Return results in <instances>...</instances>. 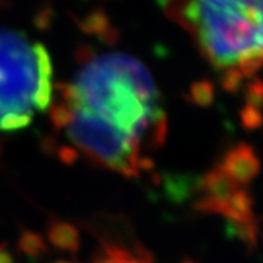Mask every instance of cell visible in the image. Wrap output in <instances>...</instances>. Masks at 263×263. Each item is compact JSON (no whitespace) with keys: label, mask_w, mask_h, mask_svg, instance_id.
Segmentation results:
<instances>
[{"label":"cell","mask_w":263,"mask_h":263,"mask_svg":"<svg viewBox=\"0 0 263 263\" xmlns=\"http://www.w3.org/2000/svg\"><path fill=\"white\" fill-rule=\"evenodd\" d=\"M240 123L246 130H257L263 126V113L259 108L246 104L240 110Z\"/></svg>","instance_id":"15"},{"label":"cell","mask_w":263,"mask_h":263,"mask_svg":"<svg viewBox=\"0 0 263 263\" xmlns=\"http://www.w3.org/2000/svg\"><path fill=\"white\" fill-rule=\"evenodd\" d=\"M190 98L199 107H209L215 100V86L211 81H199L190 88Z\"/></svg>","instance_id":"13"},{"label":"cell","mask_w":263,"mask_h":263,"mask_svg":"<svg viewBox=\"0 0 263 263\" xmlns=\"http://www.w3.org/2000/svg\"><path fill=\"white\" fill-rule=\"evenodd\" d=\"M50 263H81V262H70V260H54V262Z\"/></svg>","instance_id":"21"},{"label":"cell","mask_w":263,"mask_h":263,"mask_svg":"<svg viewBox=\"0 0 263 263\" xmlns=\"http://www.w3.org/2000/svg\"><path fill=\"white\" fill-rule=\"evenodd\" d=\"M246 104L252 105L254 108H262L263 107V81L259 78H253L247 86L245 92Z\"/></svg>","instance_id":"16"},{"label":"cell","mask_w":263,"mask_h":263,"mask_svg":"<svg viewBox=\"0 0 263 263\" xmlns=\"http://www.w3.org/2000/svg\"><path fill=\"white\" fill-rule=\"evenodd\" d=\"M0 263H16L15 254L10 252L8 243H0Z\"/></svg>","instance_id":"19"},{"label":"cell","mask_w":263,"mask_h":263,"mask_svg":"<svg viewBox=\"0 0 263 263\" xmlns=\"http://www.w3.org/2000/svg\"><path fill=\"white\" fill-rule=\"evenodd\" d=\"M2 146H3V143H2V141H0V154H2Z\"/></svg>","instance_id":"23"},{"label":"cell","mask_w":263,"mask_h":263,"mask_svg":"<svg viewBox=\"0 0 263 263\" xmlns=\"http://www.w3.org/2000/svg\"><path fill=\"white\" fill-rule=\"evenodd\" d=\"M53 92L47 48L24 32L0 28V119L44 111Z\"/></svg>","instance_id":"3"},{"label":"cell","mask_w":263,"mask_h":263,"mask_svg":"<svg viewBox=\"0 0 263 263\" xmlns=\"http://www.w3.org/2000/svg\"><path fill=\"white\" fill-rule=\"evenodd\" d=\"M82 224L98 238L101 247H116L133 254L139 260L154 263V256L136 240L130 221L124 215L97 214L82 221Z\"/></svg>","instance_id":"5"},{"label":"cell","mask_w":263,"mask_h":263,"mask_svg":"<svg viewBox=\"0 0 263 263\" xmlns=\"http://www.w3.org/2000/svg\"><path fill=\"white\" fill-rule=\"evenodd\" d=\"M257 234H259V224L252 218L247 221H231L228 219L226 226V235L228 240H238L252 252L257 246Z\"/></svg>","instance_id":"11"},{"label":"cell","mask_w":263,"mask_h":263,"mask_svg":"<svg viewBox=\"0 0 263 263\" xmlns=\"http://www.w3.org/2000/svg\"><path fill=\"white\" fill-rule=\"evenodd\" d=\"M173 16L218 70L263 57V0H173Z\"/></svg>","instance_id":"2"},{"label":"cell","mask_w":263,"mask_h":263,"mask_svg":"<svg viewBox=\"0 0 263 263\" xmlns=\"http://www.w3.org/2000/svg\"><path fill=\"white\" fill-rule=\"evenodd\" d=\"M67 138L92 164L120 173L139 176L141 141L123 133L94 114L76 111L69 124Z\"/></svg>","instance_id":"4"},{"label":"cell","mask_w":263,"mask_h":263,"mask_svg":"<svg viewBox=\"0 0 263 263\" xmlns=\"http://www.w3.org/2000/svg\"><path fill=\"white\" fill-rule=\"evenodd\" d=\"M18 250L32 260H38L48 253V246L43 235L31 230H22L18 238Z\"/></svg>","instance_id":"12"},{"label":"cell","mask_w":263,"mask_h":263,"mask_svg":"<svg viewBox=\"0 0 263 263\" xmlns=\"http://www.w3.org/2000/svg\"><path fill=\"white\" fill-rule=\"evenodd\" d=\"M47 240L57 250L70 254L78 253L81 247L79 228L56 216H51L47 221Z\"/></svg>","instance_id":"9"},{"label":"cell","mask_w":263,"mask_h":263,"mask_svg":"<svg viewBox=\"0 0 263 263\" xmlns=\"http://www.w3.org/2000/svg\"><path fill=\"white\" fill-rule=\"evenodd\" d=\"M222 215L231 221H247L253 216V197L245 189H238L226 202Z\"/></svg>","instance_id":"10"},{"label":"cell","mask_w":263,"mask_h":263,"mask_svg":"<svg viewBox=\"0 0 263 263\" xmlns=\"http://www.w3.org/2000/svg\"><path fill=\"white\" fill-rule=\"evenodd\" d=\"M241 84H243V75L235 67L227 69L224 75L221 76V86L227 92H231V94L238 92L241 88Z\"/></svg>","instance_id":"17"},{"label":"cell","mask_w":263,"mask_h":263,"mask_svg":"<svg viewBox=\"0 0 263 263\" xmlns=\"http://www.w3.org/2000/svg\"><path fill=\"white\" fill-rule=\"evenodd\" d=\"M73 117H75L73 111L63 103L54 104L50 108V119H51V123H53L54 129H57V130L67 129L69 124L73 120Z\"/></svg>","instance_id":"14"},{"label":"cell","mask_w":263,"mask_h":263,"mask_svg":"<svg viewBox=\"0 0 263 263\" xmlns=\"http://www.w3.org/2000/svg\"><path fill=\"white\" fill-rule=\"evenodd\" d=\"M180 263H196V262H195V260H192V259H183Z\"/></svg>","instance_id":"22"},{"label":"cell","mask_w":263,"mask_h":263,"mask_svg":"<svg viewBox=\"0 0 263 263\" xmlns=\"http://www.w3.org/2000/svg\"><path fill=\"white\" fill-rule=\"evenodd\" d=\"M60 103L73 114L86 111L141 141L151 122L164 113L160 92L148 69L124 53L89 57L75 81L59 85Z\"/></svg>","instance_id":"1"},{"label":"cell","mask_w":263,"mask_h":263,"mask_svg":"<svg viewBox=\"0 0 263 263\" xmlns=\"http://www.w3.org/2000/svg\"><path fill=\"white\" fill-rule=\"evenodd\" d=\"M164 196L173 205H183L200 189V176L192 173H164L161 176Z\"/></svg>","instance_id":"7"},{"label":"cell","mask_w":263,"mask_h":263,"mask_svg":"<svg viewBox=\"0 0 263 263\" xmlns=\"http://www.w3.org/2000/svg\"><path fill=\"white\" fill-rule=\"evenodd\" d=\"M92 263H117L114 260L113 256H110V254L107 253L105 250H98L97 253H95L94 259H92Z\"/></svg>","instance_id":"20"},{"label":"cell","mask_w":263,"mask_h":263,"mask_svg":"<svg viewBox=\"0 0 263 263\" xmlns=\"http://www.w3.org/2000/svg\"><path fill=\"white\" fill-rule=\"evenodd\" d=\"M57 158L62 161L66 165H72L75 164L78 158H79V151L72 146H60L57 149Z\"/></svg>","instance_id":"18"},{"label":"cell","mask_w":263,"mask_h":263,"mask_svg":"<svg viewBox=\"0 0 263 263\" xmlns=\"http://www.w3.org/2000/svg\"><path fill=\"white\" fill-rule=\"evenodd\" d=\"M238 189V184L219 167V164L209 170L205 176H200L199 192L203 193V197H208L216 203L224 205Z\"/></svg>","instance_id":"8"},{"label":"cell","mask_w":263,"mask_h":263,"mask_svg":"<svg viewBox=\"0 0 263 263\" xmlns=\"http://www.w3.org/2000/svg\"><path fill=\"white\" fill-rule=\"evenodd\" d=\"M219 167L234 180L237 184H249L260 171V161L253 146L240 142L227 151Z\"/></svg>","instance_id":"6"}]
</instances>
